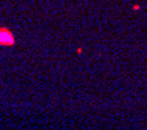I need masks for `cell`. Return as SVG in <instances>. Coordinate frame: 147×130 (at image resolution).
Wrapping results in <instances>:
<instances>
[{
    "label": "cell",
    "instance_id": "cell-1",
    "mask_svg": "<svg viewBox=\"0 0 147 130\" xmlns=\"http://www.w3.org/2000/svg\"><path fill=\"white\" fill-rule=\"evenodd\" d=\"M16 42L14 34L8 28H0V45L3 46H13Z\"/></svg>",
    "mask_w": 147,
    "mask_h": 130
}]
</instances>
